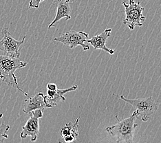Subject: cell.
<instances>
[{
    "mask_svg": "<svg viewBox=\"0 0 161 143\" xmlns=\"http://www.w3.org/2000/svg\"><path fill=\"white\" fill-rule=\"evenodd\" d=\"M26 62L21 61L19 58L11 57L7 55H0V79L2 82L8 85L16 87L18 90L21 91L25 96H29L27 93L20 89L17 80L14 72L17 69L25 68Z\"/></svg>",
    "mask_w": 161,
    "mask_h": 143,
    "instance_id": "obj_1",
    "label": "cell"
},
{
    "mask_svg": "<svg viewBox=\"0 0 161 143\" xmlns=\"http://www.w3.org/2000/svg\"><path fill=\"white\" fill-rule=\"evenodd\" d=\"M138 117V112L134 111L129 118L120 120L114 125L108 127L105 131L116 138L117 143H133L134 132L138 124H135V119Z\"/></svg>",
    "mask_w": 161,
    "mask_h": 143,
    "instance_id": "obj_2",
    "label": "cell"
},
{
    "mask_svg": "<svg viewBox=\"0 0 161 143\" xmlns=\"http://www.w3.org/2000/svg\"><path fill=\"white\" fill-rule=\"evenodd\" d=\"M123 5L125 7V18L123 24L126 25L131 30L136 26H142V23L146 18L142 14L145 8L141 5V2L136 3L134 0H129L128 3L123 2Z\"/></svg>",
    "mask_w": 161,
    "mask_h": 143,
    "instance_id": "obj_3",
    "label": "cell"
},
{
    "mask_svg": "<svg viewBox=\"0 0 161 143\" xmlns=\"http://www.w3.org/2000/svg\"><path fill=\"white\" fill-rule=\"evenodd\" d=\"M120 98L136 109L138 117L141 116L142 120L145 122L148 121L151 116L158 110V105L156 103L152 96L145 98L128 99L123 95H120Z\"/></svg>",
    "mask_w": 161,
    "mask_h": 143,
    "instance_id": "obj_4",
    "label": "cell"
},
{
    "mask_svg": "<svg viewBox=\"0 0 161 143\" xmlns=\"http://www.w3.org/2000/svg\"><path fill=\"white\" fill-rule=\"evenodd\" d=\"M88 36V34L85 32L70 30L60 35L58 37L54 38V40L68 46L70 49H74L76 46H80L84 51H87L90 49V47L86 44Z\"/></svg>",
    "mask_w": 161,
    "mask_h": 143,
    "instance_id": "obj_5",
    "label": "cell"
},
{
    "mask_svg": "<svg viewBox=\"0 0 161 143\" xmlns=\"http://www.w3.org/2000/svg\"><path fill=\"white\" fill-rule=\"evenodd\" d=\"M2 33L3 37L0 40V51L4 52L7 56L19 58L20 56L19 47L24 43L26 36H24L21 41H17L10 35L6 28L3 29Z\"/></svg>",
    "mask_w": 161,
    "mask_h": 143,
    "instance_id": "obj_6",
    "label": "cell"
},
{
    "mask_svg": "<svg viewBox=\"0 0 161 143\" xmlns=\"http://www.w3.org/2000/svg\"><path fill=\"white\" fill-rule=\"evenodd\" d=\"M29 115H30V118L28 120L25 125L22 127L20 137L22 139H25L29 136L31 137L32 142H35L39 131V119L43 117V112L41 109H36L31 112Z\"/></svg>",
    "mask_w": 161,
    "mask_h": 143,
    "instance_id": "obj_7",
    "label": "cell"
},
{
    "mask_svg": "<svg viewBox=\"0 0 161 143\" xmlns=\"http://www.w3.org/2000/svg\"><path fill=\"white\" fill-rule=\"evenodd\" d=\"M78 86L75 85L71 87H69L68 89L65 90H48L47 91V95L45 96V102L46 107L50 108L57 106L59 102H64L65 101V98L64 96L65 94H66L69 91H75L77 89Z\"/></svg>",
    "mask_w": 161,
    "mask_h": 143,
    "instance_id": "obj_8",
    "label": "cell"
},
{
    "mask_svg": "<svg viewBox=\"0 0 161 143\" xmlns=\"http://www.w3.org/2000/svg\"><path fill=\"white\" fill-rule=\"evenodd\" d=\"M80 117L76 119L75 123L71 122L65 124V126L61 128L60 130V135L63 138L64 142L65 143H76V140L77 139L79 133V122Z\"/></svg>",
    "mask_w": 161,
    "mask_h": 143,
    "instance_id": "obj_9",
    "label": "cell"
},
{
    "mask_svg": "<svg viewBox=\"0 0 161 143\" xmlns=\"http://www.w3.org/2000/svg\"><path fill=\"white\" fill-rule=\"evenodd\" d=\"M57 4V13L53 22L48 25V29L56 26V24L63 18L66 20L71 19V8L69 6V0H55Z\"/></svg>",
    "mask_w": 161,
    "mask_h": 143,
    "instance_id": "obj_10",
    "label": "cell"
},
{
    "mask_svg": "<svg viewBox=\"0 0 161 143\" xmlns=\"http://www.w3.org/2000/svg\"><path fill=\"white\" fill-rule=\"evenodd\" d=\"M112 32V28H108L105 30L103 32L101 33L100 35H95L92 36V38L87 40V43H89L91 44L94 47V50H104L105 52H108L110 54H114V50L108 48L106 46L105 43L107 39L109 37Z\"/></svg>",
    "mask_w": 161,
    "mask_h": 143,
    "instance_id": "obj_11",
    "label": "cell"
},
{
    "mask_svg": "<svg viewBox=\"0 0 161 143\" xmlns=\"http://www.w3.org/2000/svg\"><path fill=\"white\" fill-rule=\"evenodd\" d=\"M24 102L23 111L24 113L29 114L31 112L36 109L44 110L46 107L45 102V96L43 93L36 94L33 97L28 96Z\"/></svg>",
    "mask_w": 161,
    "mask_h": 143,
    "instance_id": "obj_12",
    "label": "cell"
},
{
    "mask_svg": "<svg viewBox=\"0 0 161 143\" xmlns=\"http://www.w3.org/2000/svg\"><path fill=\"white\" fill-rule=\"evenodd\" d=\"M8 124L2 123L0 124V142H3L6 139L8 138V135L6 134V132L10 129Z\"/></svg>",
    "mask_w": 161,
    "mask_h": 143,
    "instance_id": "obj_13",
    "label": "cell"
},
{
    "mask_svg": "<svg viewBox=\"0 0 161 143\" xmlns=\"http://www.w3.org/2000/svg\"><path fill=\"white\" fill-rule=\"evenodd\" d=\"M43 1H45V0H31L30 3H29V8H38L40 3Z\"/></svg>",
    "mask_w": 161,
    "mask_h": 143,
    "instance_id": "obj_14",
    "label": "cell"
},
{
    "mask_svg": "<svg viewBox=\"0 0 161 143\" xmlns=\"http://www.w3.org/2000/svg\"><path fill=\"white\" fill-rule=\"evenodd\" d=\"M47 89L48 90H52V91H54V90H56L57 89V86L56 84L54 83H48L47 85Z\"/></svg>",
    "mask_w": 161,
    "mask_h": 143,
    "instance_id": "obj_15",
    "label": "cell"
}]
</instances>
